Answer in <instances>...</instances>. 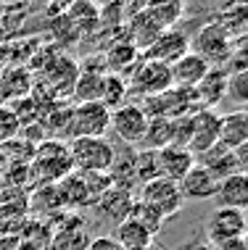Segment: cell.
Wrapping results in <instances>:
<instances>
[{
  "mask_svg": "<svg viewBox=\"0 0 248 250\" xmlns=\"http://www.w3.org/2000/svg\"><path fill=\"white\" fill-rule=\"evenodd\" d=\"M240 248L248 250V229H246V234H243V240H240Z\"/></svg>",
  "mask_w": 248,
  "mask_h": 250,
  "instance_id": "d590c367",
  "label": "cell"
},
{
  "mask_svg": "<svg viewBox=\"0 0 248 250\" xmlns=\"http://www.w3.org/2000/svg\"><path fill=\"white\" fill-rule=\"evenodd\" d=\"M29 166L35 168L37 179L48 182V185H58L74 168L71 166V158H69V147L61 140H45V143L35 145V155H32Z\"/></svg>",
  "mask_w": 248,
  "mask_h": 250,
  "instance_id": "7a4b0ae2",
  "label": "cell"
},
{
  "mask_svg": "<svg viewBox=\"0 0 248 250\" xmlns=\"http://www.w3.org/2000/svg\"><path fill=\"white\" fill-rule=\"evenodd\" d=\"M246 229H248L246 213L232 211V208H217L211 213L209 224H206V234H209V240L219 250H230V248L243 250L240 248V240H243Z\"/></svg>",
  "mask_w": 248,
  "mask_h": 250,
  "instance_id": "5b68a950",
  "label": "cell"
},
{
  "mask_svg": "<svg viewBox=\"0 0 248 250\" xmlns=\"http://www.w3.org/2000/svg\"><path fill=\"white\" fill-rule=\"evenodd\" d=\"M235 105L246 108L248 105V71H240V74H230L227 77V95Z\"/></svg>",
  "mask_w": 248,
  "mask_h": 250,
  "instance_id": "4dcf8cb0",
  "label": "cell"
},
{
  "mask_svg": "<svg viewBox=\"0 0 248 250\" xmlns=\"http://www.w3.org/2000/svg\"><path fill=\"white\" fill-rule=\"evenodd\" d=\"M158 177V168H156V153L151 150H140L135 153V179L140 182V187L145 182L156 179Z\"/></svg>",
  "mask_w": 248,
  "mask_h": 250,
  "instance_id": "f546056e",
  "label": "cell"
},
{
  "mask_svg": "<svg viewBox=\"0 0 248 250\" xmlns=\"http://www.w3.org/2000/svg\"><path fill=\"white\" fill-rule=\"evenodd\" d=\"M190 53L201 56L211 69H225L232 53V37L219 21H209L196 32V42H190Z\"/></svg>",
  "mask_w": 248,
  "mask_h": 250,
  "instance_id": "277c9868",
  "label": "cell"
},
{
  "mask_svg": "<svg viewBox=\"0 0 248 250\" xmlns=\"http://www.w3.org/2000/svg\"><path fill=\"white\" fill-rule=\"evenodd\" d=\"M190 53V37L185 35V32H177V29H166L161 32L156 40H153V45L145 53H140V58L145 61H156V63L161 66H172L177 63L182 56Z\"/></svg>",
  "mask_w": 248,
  "mask_h": 250,
  "instance_id": "30bf717a",
  "label": "cell"
},
{
  "mask_svg": "<svg viewBox=\"0 0 248 250\" xmlns=\"http://www.w3.org/2000/svg\"><path fill=\"white\" fill-rule=\"evenodd\" d=\"M111 129V111L100 100L92 103H77L69 111V132L66 137H106V132Z\"/></svg>",
  "mask_w": 248,
  "mask_h": 250,
  "instance_id": "3957f363",
  "label": "cell"
},
{
  "mask_svg": "<svg viewBox=\"0 0 248 250\" xmlns=\"http://www.w3.org/2000/svg\"><path fill=\"white\" fill-rule=\"evenodd\" d=\"M143 150H161V147L172 145V119H164V116H153L148 119V126H145V134H143Z\"/></svg>",
  "mask_w": 248,
  "mask_h": 250,
  "instance_id": "d4e9b609",
  "label": "cell"
},
{
  "mask_svg": "<svg viewBox=\"0 0 248 250\" xmlns=\"http://www.w3.org/2000/svg\"><path fill=\"white\" fill-rule=\"evenodd\" d=\"M127 84H130V92L135 90L143 98L161 95V92H166L172 87L169 66H161V63H156V61L140 58L135 63V69L127 74Z\"/></svg>",
  "mask_w": 248,
  "mask_h": 250,
  "instance_id": "52a82bcc",
  "label": "cell"
},
{
  "mask_svg": "<svg viewBox=\"0 0 248 250\" xmlns=\"http://www.w3.org/2000/svg\"><path fill=\"white\" fill-rule=\"evenodd\" d=\"M0 105H5V103H3V98H0Z\"/></svg>",
  "mask_w": 248,
  "mask_h": 250,
  "instance_id": "60d3db41",
  "label": "cell"
},
{
  "mask_svg": "<svg viewBox=\"0 0 248 250\" xmlns=\"http://www.w3.org/2000/svg\"><path fill=\"white\" fill-rule=\"evenodd\" d=\"M196 166V155L185 147H174V145H166L161 150H156V168H158V177L169 179V182H177L185 177L190 168Z\"/></svg>",
  "mask_w": 248,
  "mask_h": 250,
  "instance_id": "7c38bea8",
  "label": "cell"
},
{
  "mask_svg": "<svg viewBox=\"0 0 248 250\" xmlns=\"http://www.w3.org/2000/svg\"><path fill=\"white\" fill-rule=\"evenodd\" d=\"M217 203L219 208H232V211H248V174H232L219 182L217 187Z\"/></svg>",
  "mask_w": 248,
  "mask_h": 250,
  "instance_id": "5bb4252c",
  "label": "cell"
},
{
  "mask_svg": "<svg viewBox=\"0 0 248 250\" xmlns=\"http://www.w3.org/2000/svg\"><path fill=\"white\" fill-rule=\"evenodd\" d=\"M156 234L151 232V229H145L140 221H135L130 216V219L119 221L116 224V234H113V240L119 242L124 250H135V248H151V242Z\"/></svg>",
  "mask_w": 248,
  "mask_h": 250,
  "instance_id": "603a6c76",
  "label": "cell"
},
{
  "mask_svg": "<svg viewBox=\"0 0 248 250\" xmlns=\"http://www.w3.org/2000/svg\"><path fill=\"white\" fill-rule=\"evenodd\" d=\"M19 132H22V124H19L13 108L11 105H0V145L16 140Z\"/></svg>",
  "mask_w": 248,
  "mask_h": 250,
  "instance_id": "1f68e13d",
  "label": "cell"
},
{
  "mask_svg": "<svg viewBox=\"0 0 248 250\" xmlns=\"http://www.w3.org/2000/svg\"><path fill=\"white\" fill-rule=\"evenodd\" d=\"M95 206L103 211V216H109L119 224V221L130 219L132 213V206H135V198H132V190H124V187H109L103 195H100V200Z\"/></svg>",
  "mask_w": 248,
  "mask_h": 250,
  "instance_id": "44dd1931",
  "label": "cell"
},
{
  "mask_svg": "<svg viewBox=\"0 0 248 250\" xmlns=\"http://www.w3.org/2000/svg\"><path fill=\"white\" fill-rule=\"evenodd\" d=\"M235 158H238L240 174H248V143H246V145H240L238 150H235Z\"/></svg>",
  "mask_w": 248,
  "mask_h": 250,
  "instance_id": "e575fe53",
  "label": "cell"
},
{
  "mask_svg": "<svg viewBox=\"0 0 248 250\" xmlns=\"http://www.w3.org/2000/svg\"><path fill=\"white\" fill-rule=\"evenodd\" d=\"M3 16H5V5L0 3V21H3Z\"/></svg>",
  "mask_w": 248,
  "mask_h": 250,
  "instance_id": "f35d334b",
  "label": "cell"
},
{
  "mask_svg": "<svg viewBox=\"0 0 248 250\" xmlns=\"http://www.w3.org/2000/svg\"><path fill=\"white\" fill-rule=\"evenodd\" d=\"M3 166H5V155H3V150H0V171H3Z\"/></svg>",
  "mask_w": 248,
  "mask_h": 250,
  "instance_id": "74e56055",
  "label": "cell"
},
{
  "mask_svg": "<svg viewBox=\"0 0 248 250\" xmlns=\"http://www.w3.org/2000/svg\"><path fill=\"white\" fill-rule=\"evenodd\" d=\"M145 11H148L153 16V21L166 32L180 21V16H182L185 8H182V3H145Z\"/></svg>",
  "mask_w": 248,
  "mask_h": 250,
  "instance_id": "f1b7e54d",
  "label": "cell"
},
{
  "mask_svg": "<svg viewBox=\"0 0 248 250\" xmlns=\"http://www.w3.org/2000/svg\"><path fill=\"white\" fill-rule=\"evenodd\" d=\"M219 119H222V113L211 111V108H201L190 116V145H187V150L193 155L211 150L219 143Z\"/></svg>",
  "mask_w": 248,
  "mask_h": 250,
  "instance_id": "9c48e42d",
  "label": "cell"
},
{
  "mask_svg": "<svg viewBox=\"0 0 248 250\" xmlns=\"http://www.w3.org/2000/svg\"><path fill=\"white\" fill-rule=\"evenodd\" d=\"M145 126H148V116L137 103H124L111 111V129L119 134V140L127 145H140L143 143Z\"/></svg>",
  "mask_w": 248,
  "mask_h": 250,
  "instance_id": "ba28073f",
  "label": "cell"
},
{
  "mask_svg": "<svg viewBox=\"0 0 248 250\" xmlns=\"http://www.w3.org/2000/svg\"><path fill=\"white\" fill-rule=\"evenodd\" d=\"M248 143V129H246V121L240 111L225 113L219 119V145L227 147V150H238L240 145Z\"/></svg>",
  "mask_w": 248,
  "mask_h": 250,
  "instance_id": "7402d4cb",
  "label": "cell"
},
{
  "mask_svg": "<svg viewBox=\"0 0 248 250\" xmlns=\"http://www.w3.org/2000/svg\"><path fill=\"white\" fill-rule=\"evenodd\" d=\"M74 171L79 174H109L116 150L106 137H77L66 143Z\"/></svg>",
  "mask_w": 248,
  "mask_h": 250,
  "instance_id": "6da1fadb",
  "label": "cell"
},
{
  "mask_svg": "<svg viewBox=\"0 0 248 250\" xmlns=\"http://www.w3.org/2000/svg\"><path fill=\"white\" fill-rule=\"evenodd\" d=\"M240 113H243V121H246V129H248V105L240 108Z\"/></svg>",
  "mask_w": 248,
  "mask_h": 250,
  "instance_id": "8d00e7d4",
  "label": "cell"
},
{
  "mask_svg": "<svg viewBox=\"0 0 248 250\" xmlns=\"http://www.w3.org/2000/svg\"><path fill=\"white\" fill-rule=\"evenodd\" d=\"M219 182L206 171L203 166H193L190 171L180 179V192H182V200H206L217 195Z\"/></svg>",
  "mask_w": 248,
  "mask_h": 250,
  "instance_id": "ac0fdd59",
  "label": "cell"
},
{
  "mask_svg": "<svg viewBox=\"0 0 248 250\" xmlns=\"http://www.w3.org/2000/svg\"><path fill=\"white\" fill-rule=\"evenodd\" d=\"M87 250H124V248L113 240V234H103V237H92Z\"/></svg>",
  "mask_w": 248,
  "mask_h": 250,
  "instance_id": "836d02e7",
  "label": "cell"
},
{
  "mask_svg": "<svg viewBox=\"0 0 248 250\" xmlns=\"http://www.w3.org/2000/svg\"><path fill=\"white\" fill-rule=\"evenodd\" d=\"M127 95H130V84H127V77H119V74H106L103 79V90H100V103H103L109 111L124 105Z\"/></svg>",
  "mask_w": 248,
  "mask_h": 250,
  "instance_id": "4316f807",
  "label": "cell"
},
{
  "mask_svg": "<svg viewBox=\"0 0 248 250\" xmlns=\"http://www.w3.org/2000/svg\"><path fill=\"white\" fill-rule=\"evenodd\" d=\"M29 206H32V211H35V213H56L58 208H66L58 185L40 187V190L35 192V198L29 200Z\"/></svg>",
  "mask_w": 248,
  "mask_h": 250,
  "instance_id": "83f0119b",
  "label": "cell"
},
{
  "mask_svg": "<svg viewBox=\"0 0 248 250\" xmlns=\"http://www.w3.org/2000/svg\"><path fill=\"white\" fill-rule=\"evenodd\" d=\"M135 250H151V248H135Z\"/></svg>",
  "mask_w": 248,
  "mask_h": 250,
  "instance_id": "ab89813d",
  "label": "cell"
},
{
  "mask_svg": "<svg viewBox=\"0 0 248 250\" xmlns=\"http://www.w3.org/2000/svg\"><path fill=\"white\" fill-rule=\"evenodd\" d=\"M225 71L227 74H240V71H248V40L243 42H232V53L225 63Z\"/></svg>",
  "mask_w": 248,
  "mask_h": 250,
  "instance_id": "d6a6232c",
  "label": "cell"
},
{
  "mask_svg": "<svg viewBox=\"0 0 248 250\" xmlns=\"http://www.w3.org/2000/svg\"><path fill=\"white\" fill-rule=\"evenodd\" d=\"M227 77H230V74L225 69H209L206 71V77L193 87L201 108H211L214 111V105L222 103V98L227 95Z\"/></svg>",
  "mask_w": 248,
  "mask_h": 250,
  "instance_id": "d6986e66",
  "label": "cell"
},
{
  "mask_svg": "<svg viewBox=\"0 0 248 250\" xmlns=\"http://www.w3.org/2000/svg\"><path fill=\"white\" fill-rule=\"evenodd\" d=\"M140 61V53L132 48L127 40H122V42H113L109 53H106V58H103V63H106V69H111L109 74H119V77H127L132 69H135V63Z\"/></svg>",
  "mask_w": 248,
  "mask_h": 250,
  "instance_id": "cb8c5ba5",
  "label": "cell"
},
{
  "mask_svg": "<svg viewBox=\"0 0 248 250\" xmlns=\"http://www.w3.org/2000/svg\"><path fill=\"white\" fill-rule=\"evenodd\" d=\"M211 66L206 63L201 56L196 53H187L177 61V63L169 66V74H172V87H185V90H193L201 79L206 77V71H209Z\"/></svg>",
  "mask_w": 248,
  "mask_h": 250,
  "instance_id": "e0dca14e",
  "label": "cell"
},
{
  "mask_svg": "<svg viewBox=\"0 0 248 250\" xmlns=\"http://www.w3.org/2000/svg\"><path fill=\"white\" fill-rule=\"evenodd\" d=\"M58 190H61L64 206L66 208H85V206H95V198H92L90 182H87L85 174L71 171L69 177H64L58 182Z\"/></svg>",
  "mask_w": 248,
  "mask_h": 250,
  "instance_id": "ffe728a7",
  "label": "cell"
},
{
  "mask_svg": "<svg viewBox=\"0 0 248 250\" xmlns=\"http://www.w3.org/2000/svg\"><path fill=\"white\" fill-rule=\"evenodd\" d=\"M98 13L100 8L92 3H74V5H66V19L69 24L74 26L77 35H90L92 29L98 26Z\"/></svg>",
  "mask_w": 248,
  "mask_h": 250,
  "instance_id": "484cf974",
  "label": "cell"
},
{
  "mask_svg": "<svg viewBox=\"0 0 248 250\" xmlns=\"http://www.w3.org/2000/svg\"><path fill=\"white\" fill-rule=\"evenodd\" d=\"M196 164L203 166L217 182H222V179H227V177H232V174L240 171V168H238V158H235V150H227V147H222L219 143L214 145L211 150L201 153L198 158H196Z\"/></svg>",
  "mask_w": 248,
  "mask_h": 250,
  "instance_id": "2e32d148",
  "label": "cell"
},
{
  "mask_svg": "<svg viewBox=\"0 0 248 250\" xmlns=\"http://www.w3.org/2000/svg\"><path fill=\"white\" fill-rule=\"evenodd\" d=\"M77 74H79L77 61H71L69 56H61V53H53V63H45V77L50 79V92L56 90L58 95L74 92Z\"/></svg>",
  "mask_w": 248,
  "mask_h": 250,
  "instance_id": "4fadbf2b",
  "label": "cell"
},
{
  "mask_svg": "<svg viewBox=\"0 0 248 250\" xmlns=\"http://www.w3.org/2000/svg\"><path fill=\"white\" fill-rule=\"evenodd\" d=\"M32 71L26 66H5L0 71V98L5 100H24L26 95H32Z\"/></svg>",
  "mask_w": 248,
  "mask_h": 250,
  "instance_id": "9a60e30c",
  "label": "cell"
},
{
  "mask_svg": "<svg viewBox=\"0 0 248 250\" xmlns=\"http://www.w3.org/2000/svg\"><path fill=\"white\" fill-rule=\"evenodd\" d=\"M143 206H148L151 211H156L161 219H169L182 208V192H180V185L177 182H169L164 177H156L151 182H145L140 187V198H137Z\"/></svg>",
  "mask_w": 248,
  "mask_h": 250,
  "instance_id": "8992f818",
  "label": "cell"
},
{
  "mask_svg": "<svg viewBox=\"0 0 248 250\" xmlns=\"http://www.w3.org/2000/svg\"><path fill=\"white\" fill-rule=\"evenodd\" d=\"M90 234H87L85 219L79 213H69L61 224L56 227V232L50 234L48 248L50 250H87L90 245Z\"/></svg>",
  "mask_w": 248,
  "mask_h": 250,
  "instance_id": "8fae6325",
  "label": "cell"
}]
</instances>
